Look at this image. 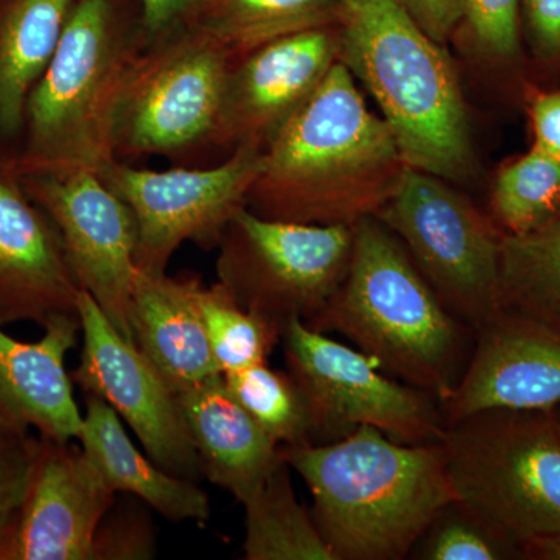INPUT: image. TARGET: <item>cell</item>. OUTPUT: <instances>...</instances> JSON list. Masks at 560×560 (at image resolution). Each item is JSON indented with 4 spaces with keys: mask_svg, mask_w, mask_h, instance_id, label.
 I'll return each mask as SVG.
<instances>
[{
    "mask_svg": "<svg viewBox=\"0 0 560 560\" xmlns=\"http://www.w3.org/2000/svg\"><path fill=\"white\" fill-rule=\"evenodd\" d=\"M407 167L389 125L338 60L261 150L248 208L268 219L353 228L382 212Z\"/></svg>",
    "mask_w": 560,
    "mask_h": 560,
    "instance_id": "obj_1",
    "label": "cell"
},
{
    "mask_svg": "<svg viewBox=\"0 0 560 560\" xmlns=\"http://www.w3.org/2000/svg\"><path fill=\"white\" fill-rule=\"evenodd\" d=\"M311 490L312 515L335 560H401L459 500L440 444H401L359 427L326 444L280 447Z\"/></svg>",
    "mask_w": 560,
    "mask_h": 560,
    "instance_id": "obj_2",
    "label": "cell"
},
{
    "mask_svg": "<svg viewBox=\"0 0 560 560\" xmlns=\"http://www.w3.org/2000/svg\"><path fill=\"white\" fill-rule=\"evenodd\" d=\"M312 329L341 335L394 377L448 399L475 334L440 300L399 238L377 217L353 226L348 272Z\"/></svg>",
    "mask_w": 560,
    "mask_h": 560,
    "instance_id": "obj_3",
    "label": "cell"
},
{
    "mask_svg": "<svg viewBox=\"0 0 560 560\" xmlns=\"http://www.w3.org/2000/svg\"><path fill=\"white\" fill-rule=\"evenodd\" d=\"M340 61L370 91L408 167L463 183L475 173L470 125L445 46L400 0H341Z\"/></svg>",
    "mask_w": 560,
    "mask_h": 560,
    "instance_id": "obj_4",
    "label": "cell"
},
{
    "mask_svg": "<svg viewBox=\"0 0 560 560\" xmlns=\"http://www.w3.org/2000/svg\"><path fill=\"white\" fill-rule=\"evenodd\" d=\"M145 39L117 0H75L54 57L28 95L21 175L101 172L116 160L114 117Z\"/></svg>",
    "mask_w": 560,
    "mask_h": 560,
    "instance_id": "obj_5",
    "label": "cell"
},
{
    "mask_svg": "<svg viewBox=\"0 0 560 560\" xmlns=\"http://www.w3.org/2000/svg\"><path fill=\"white\" fill-rule=\"evenodd\" d=\"M459 500L525 547L560 534V431L551 411L492 410L447 425Z\"/></svg>",
    "mask_w": 560,
    "mask_h": 560,
    "instance_id": "obj_6",
    "label": "cell"
},
{
    "mask_svg": "<svg viewBox=\"0 0 560 560\" xmlns=\"http://www.w3.org/2000/svg\"><path fill=\"white\" fill-rule=\"evenodd\" d=\"M234 58L191 27L147 40L121 88L116 160L180 156L212 147Z\"/></svg>",
    "mask_w": 560,
    "mask_h": 560,
    "instance_id": "obj_7",
    "label": "cell"
},
{
    "mask_svg": "<svg viewBox=\"0 0 560 560\" xmlns=\"http://www.w3.org/2000/svg\"><path fill=\"white\" fill-rule=\"evenodd\" d=\"M377 219L460 323L477 331L500 312L503 234L448 180L405 168Z\"/></svg>",
    "mask_w": 560,
    "mask_h": 560,
    "instance_id": "obj_8",
    "label": "cell"
},
{
    "mask_svg": "<svg viewBox=\"0 0 560 560\" xmlns=\"http://www.w3.org/2000/svg\"><path fill=\"white\" fill-rule=\"evenodd\" d=\"M352 245L353 228L268 219L246 206L217 246V282L283 330L326 307L348 272Z\"/></svg>",
    "mask_w": 560,
    "mask_h": 560,
    "instance_id": "obj_9",
    "label": "cell"
},
{
    "mask_svg": "<svg viewBox=\"0 0 560 560\" xmlns=\"http://www.w3.org/2000/svg\"><path fill=\"white\" fill-rule=\"evenodd\" d=\"M287 368L301 386L313 423L312 444L372 427L401 444H440L447 433L441 404L425 390L386 377L368 353L289 320L282 330Z\"/></svg>",
    "mask_w": 560,
    "mask_h": 560,
    "instance_id": "obj_10",
    "label": "cell"
},
{
    "mask_svg": "<svg viewBox=\"0 0 560 560\" xmlns=\"http://www.w3.org/2000/svg\"><path fill=\"white\" fill-rule=\"evenodd\" d=\"M261 150L242 147L217 165L150 171L114 160L98 172L138 224L136 265L149 275L167 272L184 243L219 246L238 210L248 206Z\"/></svg>",
    "mask_w": 560,
    "mask_h": 560,
    "instance_id": "obj_11",
    "label": "cell"
},
{
    "mask_svg": "<svg viewBox=\"0 0 560 560\" xmlns=\"http://www.w3.org/2000/svg\"><path fill=\"white\" fill-rule=\"evenodd\" d=\"M22 184L60 232L80 289L135 342L138 224L131 209L97 172L84 168L22 175Z\"/></svg>",
    "mask_w": 560,
    "mask_h": 560,
    "instance_id": "obj_12",
    "label": "cell"
},
{
    "mask_svg": "<svg viewBox=\"0 0 560 560\" xmlns=\"http://www.w3.org/2000/svg\"><path fill=\"white\" fill-rule=\"evenodd\" d=\"M77 311L83 349L79 368L70 374L73 383L105 400L158 466L197 481L202 477L201 463L176 394L84 290Z\"/></svg>",
    "mask_w": 560,
    "mask_h": 560,
    "instance_id": "obj_13",
    "label": "cell"
},
{
    "mask_svg": "<svg viewBox=\"0 0 560 560\" xmlns=\"http://www.w3.org/2000/svg\"><path fill=\"white\" fill-rule=\"evenodd\" d=\"M116 495L80 444L40 438L27 492L0 537V560H92Z\"/></svg>",
    "mask_w": 560,
    "mask_h": 560,
    "instance_id": "obj_14",
    "label": "cell"
},
{
    "mask_svg": "<svg viewBox=\"0 0 560 560\" xmlns=\"http://www.w3.org/2000/svg\"><path fill=\"white\" fill-rule=\"evenodd\" d=\"M340 60V31L283 36L232 62L212 147L264 150Z\"/></svg>",
    "mask_w": 560,
    "mask_h": 560,
    "instance_id": "obj_15",
    "label": "cell"
},
{
    "mask_svg": "<svg viewBox=\"0 0 560 560\" xmlns=\"http://www.w3.org/2000/svg\"><path fill=\"white\" fill-rule=\"evenodd\" d=\"M474 337L458 385L441 404L447 425L482 411L560 407V329L499 312Z\"/></svg>",
    "mask_w": 560,
    "mask_h": 560,
    "instance_id": "obj_16",
    "label": "cell"
},
{
    "mask_svg": "<svg viewBox=\"0 0 560 560\" xmlns=\"http://www.w3.org/2000/svg\"><path fill=\"white\" fill-rule=\"evenodd\" d=\"M80 293L54 221L25 190L16 162H0V327L75 315Z\"/></svg>",
    "mask_w": 560,
    "mask_h": 560,
    "instance_id": "obj_17",
    "label": "cell"
},
{
    "mask_svg": "<svg viewBox=\"0 0 560 560\" xmlns=\"http://www.w3.org/2000/svg\"><path fill=\"white\" fill-rule=\"evenodd\" d=\"M38 341H21L0 327V400L38 436L79 441L83 429L66 357L81 334L79 313L57 315Z\"/></svg>",
    "mask_w": 560,
    "mask_h": 560,
    "instance_id": "obj_18",
    "label": "cell"
},
{
    "mask_svg": "<svg viewBox=\"0 0 560 560\" xmlns=\"http://www.w3.org/2000/svg\"><path fill=\"white\" fill-rule=\"evenodd\" d=\"M176 397L202 475L245 503L285 460L279 445L232 396L223 374Z\"/></svg>",
    "mask_w": 560,
    "mask_h": 560,
    "instance_id": "obj_19",
    "label": "cell"
},
{
    "mask_svg": "<svg viewBox=\"0 0 560 560\" xmlns=\"http://www.w3.org/2000/svg\"><path fill=\"white\" fill-rule=\"evenodd\" d=\"M200 283L197 276H136L135 342L175 394L221 374L198 307Z\"/></svg>",
    "mask_w": 560,
    "mask_h": 560,
    "instance_id": "obj_20",
    "label": "cell"
},
{
    "mask_svg": "<svg viewBox=\"0 0 560 560\" xmlns=\"http://www.w3.org/2000/svg\"><path fill=\"white\" fill-rule=\"evenodd\" d=\"M79 442L114 492L136 497L168 522L205 525L212 517L208 493L197 481L171 474L142 455L119 415L101 397L86 394Z\"/></svg>",
    "mask_w": 560,
    "mask_h": 560,
    "instance_id": "obj_21",
    "label": "cell"
},
{
    "mask_svg": "<svg viewBox=\"0 0 560 560\" xmlns=\"http://www.w3.org/2000/svg\"><path fill=\"white\" fill-rule=\"evenodd\" d=\"M75 0H9L0 11V132L24 128L28 95L54 57Z\"/></svg>",
    "mask_w": 560,
    "mask_h": 560,
    "instance_id": "obj_22",
    "label": "cell"
},
{
    "mask_svg": "<svg viewBox=\"0 0 560 560\" xmlns=\"http://www.w3.org/2000/svg\"><path fill=\"white\" fill-rule=\"evenodd\" d=\"M340 16L341 0H205L189 25L235 61L283 36L334 27Z\"/></svg>",
    "mask_w": 560,
    "mask_h": 560,
    "instance_id": "obj_23",
    "label": "cell"
},
{
    "mask_svg": "<svg viewBox=\"0 0 560 560\" xmlns=\"http://www.w3.org/2000/svg\"><path fill=\"white\" fill-rule=\"evenodd\" d=\"M500 312L560 329V208L534 230L501 235Z\"/></svg>",
    "mask_w": 560,
    "mask_h": 560,
    "instance_id": "obj_24",
    "label": "cell"
},
{
    "mask_svg": "<svg viewBox=\"0 0 560 560\" xmlns=\"http://www.w3.org/2000/svg\"><path fill=\"white\" fill-rule=\"evenodd\" d=\"M290 470L283 460L242 503L245 508L243 559L335 560L312 512L298 500Z\"/></svg>",
    "mask_w": 560,
    "mask_h": 560,
    "instance_id": "obj_25",
    "label": "cell"
},
{
    "mask_svg": "<svg viewBox=\"0 0 560 560\" xmlns=\"http://www.w3.org/2000/svg\"><path fill=\"white\" fill-rule=\"evenodd\" d=\"M560 208V162L530 147L500 165L490 189V219L501 234L534 230Z\"/></svg>",
    "mask_w": 560,
    "mask_h": 560,
    "instance_id": "obj_26",
    "label": "cell"
},
{
    "mask_svg": "<svg viewBox=\"0 0 560 560\" xmlns=\"http://www.w3.org/2000/svg\"><path fill=\"white\" fill-rule=\"evenodd\" d=\"M223 377L232 396L279 447L312 444L311 408L290 372L259 363Z\"/></svg>",
    "mask_w": 560,
    "mask_h": 560,
    "instance_id": "obj_27",
    "label": "cell"
},
{
    "mask_svg": "<svg viewBox=\"0 0 560 560\" xmlns=\"http://www.w3.org/2000/svg\"><path fill=\"white\" fill-rule=\"evenodd\" d=\"M197 300L221 374L267 363L282 340L279 326L246 311L219 282H201Z\"/></svg>",
    "mask_w": 560,
    "mask_h": 560,
    "instance_id": "obj_28",
    "label": "cell"
},
{
    "mask_svg": "<svg viewBox=\"0 0 560 560\" xmlns=\"http://www.w3.org/2000/svg\"><path fill=\"white\" fill-rule=\"evenodd\" d=\"M412 558L422 560H522L518 541L466 501L456 500L436 515Z\"/></svg>",
    "mask_w": 560,
    "mask_h": 560,
    "instance_id": "obj_29",
    "label": "cell"
},
{
    "mask_svg": "<svg viewBox=\"0 0 560 560\" xmlns=\"http://www.w3.org/2000/svg\"><path fill=\"white\" fill-rule=\"evenodd\" d=\"M471 44L485 60L503 69L521 68L523 38L521 0H460Z\"/></svg>",
    "mask_w": 560,
    "mask_h": 560,
    "instance_id": "obj_30",
    "label": "cell"
},
{
    "mask_svg": "<svg viewBox=\"0 0 560 560\" xmlns=\"http://www.w3.org/2000/svg\"><path fill=\"white\" fill-rule=\"evenodd\" d=\"M39 445L38 434L0 400V537L27 492Z\"/></svg>",
    "mask_w": 560,
    "mask_h": 560,
    "instance_id": "obj_31",
    "label": "cell"
},
{
    "mask_svg": "<svg viewBox=\"0 0 560 560\" xmlns=\"http://www.w3.org/2000/svg\"><path fill=\"white\" fill-rule=\"evenodd\" d=\"M156 551L153 522L142 508L117 504L110 510L95 534L92 560H145Z\"/></svg>",
    "mask_w": 560,
    "mask_h": 560,
    "instance_id": "obj_32",
    "label": "cell"
},
{
    "mask_svg": "<svg viewBox=\"0 0 560 560\" xmlns=\"http://www.w3.org/2000/svg\"><path fill=\"white\" fill-rule=\"evenodd\" d=\"M521 20L534 66L560 72V0H521Z\"/></svg>",
    "mask_w": 560,
    "mask_h": 560,
    "instance_id": "obj_33",
    "label": "cell"
},
{
    "mask_svg": "<svg viewBox=\"0 0 560 560\" xmlns=\"http://www.w3.org/2000/svg\"><path fill=\"white\" fill-rule=\"evenodd\" d=\"M528 110L530 147L560 162V88H544L528 83L523 92Z\"/></svg>",
    "mask_w": 560,
    "mask_h": 560,
    "instance_id": "obj_34",
    "label": "cell"
},
{
    "mask_svg": "<svg viewBox=\"0 0 560 560\" xmlns=\"http://www.w3.org/2000/svg\"><path fill=\"white\" fill-rule=\"evenodd\" d=\"M205 0H140V31L143 39L161 38L176 28L189 25Z\"/></svg>",
    "mask_w": 560,
    "mask_h": 560,
    "instance_id": "obj_35",
    "label": "cell"
},
{
    "mask_svg": "<svg viewBox=\"0 0 560 560\" xmlns=\"http://www.w3.org/2000/svg\"><path fill=\"white\" fill-rule=\"evenodd\" d=\"M401 5L431 38L441 46L459 32L463 22L460 0H400Z\"/></svg>",
    "mask_w": 560,
    "mask_h": 560,
    "instance_id": "obj_36",
    "label": "cell"
},
{
    "mask_svg": "<svg viewBox=\"0 0 560 560\" xmlns=\"http://www.w3.org/2000/svg\"><path fill=\"white\" fill-rule=\"evenodd\" d=\"M523 560H560V534L525 547Z\"/></svg>",
    "mask_w": 560,
    "mask_h": 560,
    "instance_id": "obj_37",
    "label": "cell"
},
{
    "mask_svg": "<svg viewBox=\"0 0 560 560\" xmlns=\"http://www.w3.org/2000/svg\"><path fill=\"white\" fill-rule=\"evenodd\" d=\"M552 418L556 420V425H558V429L560 431V407L556 408V410H552Z\"/></svg>",
    "mask_w": 560,
    "mask_h": 560,
    "instance_id": "obj_38",
    "label": "cell"
}]
</instances>
